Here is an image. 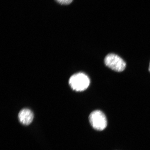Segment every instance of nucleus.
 I'll return each mask as SVG.
<instances>
[{
	"label": "nucleus",
	"mask_w": 150,
	"mask_h": 150,
	"mask_svg": "<svg viewBox=\"0 0 150 150\" xmlns=\"http://www.w3.org/2000/svg\"><path fill=\"white\" fill-rule=\"evenodd\" d=\"M69 83L74 91H82L88 87L90 80L87 75L80 72L72 75L69 79Z\"/></svg>",
	"instance_id": "nucleus-1"
},
{
	"label": "nucleus",
	"mask_w": 150,
	"mask_h": 150,
	"mask_svg": "<svg viewBox=\"0 0 150 150\" xmlns=\"http://www.w3.org/2000/svg\"><path fill=\"white\" fill-rule=\"evenodd\" d=\"M89 119L91 126L96 130L103 131L107 126V120L106 116L100 110H96L91 112Z\"/></svg>",
	"instance_id": "nucleus-2"
},
{
	"label": "nucleus",
	"mask_w": 150,
	"mask_h": 150,
	"mask_svg": "<svg viewBox=\"0 0 150 150\" xmlns=\"http://www.w3.org/2000/svg\"><path fill=\"white\" fill-rule=\"evenodd\" d=\"M104 63L106 66L118 72L124 70L126 66V63L121 57L114 54L107 55L104 59Z\"/></svg>",
	"instance_id": "nucleus-3"
},
{
	"label": "nucleus",
	"mask_w": 150,
	"mask_h": 150,
	"mask_svg": "<svg viewBox=\"0 0 150 150\" xmlns=\"http://www.w3.org/2000/svg\"><path fill=\"white\" fill-rule=\"evenodd\" d=\"M34 117L32 112L28 109H24L18 114L19 120L22 124L29 125L32 122Z\"/></svg>",
	"instance_id": "nucleus-4"
},
{
	"label": "nucleus",
	"mask_w": 150,
	"mask_h": 150,
	"mask_svg": "<svg viewBox=\"0 0 150 150\" xmlns=\"http://www.w3.org/2000/svg\"><path fill=\"white\" fill-rule=\"evenodd\" d=\"M55 1L61 5H67L70 4L73 0H55Z\"/></svg>",
	"instance_id": "nucleus-5"
},
{
	"label": "nucleus",
	"mask_w": 150,
	"mask_h": 150,
	"mask_svg": "<svg viewBox=\"0 0 150 150\" xmlns=\"http://www.w3.org/2000/svg\"><path fill=\"white\" fill-rule=\"evenodd\" d=\"M149 72H150V62L149 63Z\"/></svg>",
	"instance_id": "nucleus-6"
}]
</instances>
